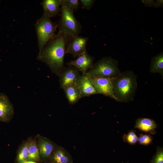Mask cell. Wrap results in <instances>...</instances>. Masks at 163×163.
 Wrapping results in <instances>:
<instances>
[{"label": "cell", "mask_w": 163, "mask_h": 163, "mask_svg": "<svg viewBox=\"0 0 163 163\" xmlns=\"http://www.w3.org/2000/svg\"><path fill=\"white\" fill-rule=\"evenodd\" d=\"M136 77L133 72L130 70L111 78L116 101L126 102L133 100L137 86Z\"/></svg>", "instance_id": "7a4b0ae2"}, {"label": "cell", "mask_w": 163, "mask_h": 163, "mask_svg": "<svg viewBox=\"0 0 163 163\" xmlns=\"http://www.w3.org/2000/svg\"><path fill=\"white\" fill-rule=\"evenodd\" d=\"M118 61L111 57H105L93 64L86 74L90 77L98 76L112 78L121 73Z\"/></svg>", "instance_id": "277c9868"}, {"label": "cell", "mask_w": 163, "mask_h": 163, "mask_svg": "<svg viewBox=\"0 0 163 163\" xmlns=\"http://www.w3.org/2000/svg\"><path fill=\"white\" fill-rule=\"evenodd\" d=\"M52 159L54 163H72L71 157L64 149L60 148L53 153Z\"/></svg>", "instance_id": "e0dca14e"}, {"label": "cell", "mask_w": 163, "mask_h": 163, "mask_svg": "<svg viewBox=\"0 0 163 163\" xmlns=\"http://www.w3.org/2000/svg\"><path fill=\"white\" fill-rule=\"evenodd\" d=\"M61 19L58 24V32L71 38L79 36L82 26L73 13L70 11L62 2L61 5Z\"/></svg>", "instance_id": "3957f363"}, {"label": "cell", "mask_w": 163, "mask_h": 163, "mask_svg": "<svg viewBox=\"0 0 163 163\" xmlns=\"http://www.w3.org/2000/svg\"><path fill=\"white\" fill-rule=\"evenodd\" d=\"M79 71L76 68L69 66L66 68L59 77L60 88L63 89L74 84H76L80 76Z\"/></svg>", "instance_id": "30bf717a"}, {"label": "cell", "mask_w": 163, "mask_h": 163, "mask_svg": "<svg viewBox=\"0 0 163 163\" xmlns=\"http://www.w3.org/2000/svg\"><path fill=\"white\" fill-rule=\"evenodd\" d=\"M152 137L149 134L141 133L138 137L139 143L141 145H148L152 143Z\"/></svg>", "instance_id": "7402d4cb"}, {"label": "cell", "mask_w": 163, "mask_h": 163, "mask_svg": "<svg viewBox=\"0 0 163 163\" xmlns=\"http://www.w3.org/2000/svg\"><path fill=\"white\" fill-rule=\"evenodd\" d=\"M72 38L58 32L39 52L38 60L45 63L54 74L60 77L66 69L64 59L68 44Z\"/></svg>", "instance_id": "6da1fadb"}, {"label": "cell", "mask_w": 163, "mask_h": 163, "mask_svg": "<svg viewBox=\"0 0 163 163\" xmlns=\"http://www.w3.org/2000/svg\"><path fill=\"white\" fill-rule=\"evenodd\" d=\"M62 0H44L42 5L44 11L43 14L51 18L59 14L60 11Z\"/></svg>", "instance_id": "7c38bea8"}, {"label": "cell", "mask_w": 163, "mask_h": 163, "mask_svg": "<svg viewBox=\"0 0 163 163\" xmlns=\"http://www.w3.org/2000/svg\"><path fill=\"white\" fill-rule=\"evenodd\" d=\"M13 113L12 105L7 96L0 93V120L3 122L8 121Z\"/></svg>", "instance_id": "8fae6325"}, {"label": "cell", "mask_w": 163, "mask_h": 163, "mask_svg": "<svg viewBox=\"0 0 163 163\" xmlns=\"http://www.w3.org/2000/svg\"><path fill=\"white\" fill-rule=\"evenodd\" d=\"M76 84L81 98L97 94L90 77L86 73L80 75Z\"/></svg>", "instance_id": "ba28073f"}, {"label": "cell", "mask_w": 163, "mask_h": 163, "mask_svg": "<svg viewBox=\"0 0 163 163\" xmlns=\"http://www.w3.org/2000/svg\"><path fill=\"white\" fill-rule=\"evenodd\" d=\"M94 1L93 0H81L80 2L83 8L89 9L92 6Z\"/></svg>", "instance_id": "cb8c5ba5"}, {"label": "cell", "mask_w": 163, "mask_h": 163, "mask_svg": "<svg viewBox=\"0 0 163 163\" xmlns=\"http://www.w3.org/2000/svg\"><path fill=\"white\" fill-rule=\"evenodd\" d=\"M123 139L124 142L131 145L136 144L138 141V137L134 130L129 131L127 134H124Z\"/></svg>", "instance_id": "ffe728a7"}, {"label": "cell", "mask_w": 163, "mask_h": 163, "mask_svg": "<svg viewBox=\"0 0 163 163\" xmlns=\"http://www.w3.org/2000/svg\"><path fill=\"white\" fill-rule=\"evenodd\" d=\"M94 60V58L86 52L77 57L76 59L68 62L67 65L76 68L82 74H84L92 66Z\"/></svg>", "instance_id": "9c48e42d"}, {"label": "cell", "mask_w": 163, "mask_h": 163, "mask_svg": "<svg viewBox=\"0 0 163 163\" xmlns=\"http://www.w3.org/2000/svg\"><path fill=\"white\" fill-rule=\"evenodd\" d=\"M62 1L67 8L73 13L79 8L80 1L78 0H62Z\"/></svg>", "instance_id": "44dd1931"}, {"label": "cell", "mask_w": 163, "mask_h": 163, "mask_svg": "<svg viewBox=\"0 0 163 163\" xmlns=\"http://www.w3.org/2000/svg\"><path fill=\"white\" fill-rule=\"evenodd\" d=\"M39 160V153L35 141L29 142L28 161H37Z\"/></svg>", "instance_id": "ac0fdd59"}, {"label": "cell", "mask_w": 163, "mask_h": 163, "mask_svg": "<svg viewBox=\"0 0 163 163\" xmlns=\"http://www.w3.org/2000/svg\"><path fill=\"white\" fill-rule=\"evenodd\" d=\"M29 143H25L19 151L17 157L18 163H24L28 161Z\"/></svg>", "instance_id": "d6986e66"}, {"label": "cell", "mask_w": 163, "mask_h": 163, "mask_svg": "<svg viewBox=\"0 0 163 163\" xmlns=\"http://www.w3.org/2000/svg\"><path fill=\"white\" fill-rule=\"evenodd\" d=\"M24 163H37L33 161H26V162H25Z\"/></svg>", "instance_id": "d4e9b609"}, {"label": "cell", "mask_w": 163, "mask_h": 163, "mask_svg": "<svg viewBox=\"0 0 163 163\" xmlns=\"http://www.w3.org/2000/svg\"><path fill=\"white\" fill-rule=\"evenodd\" d=\"M88 38L78 36L72 38L66 48V54L71 55L74 58L87 52L86 46Z\"/></svg>", "instance_id": "52a82bcc"}, {"label": "cell", "mask_w": 163, "mask_h": 163, "mask_svg": "<svg viewBox=\"0 0 163 163\" xmlns=\"http://www.w3.org/2000/svg\"><path fill=\"white\" fill-rule=\"evenodd\" d=\"M135 128L140 130L152 135L155 134L157 126L152 119L147 118H139L136 122Z\"/></svg>", "instance_id": "4fadbf2b"}, {"label": "cell", "mask_w": 163, "mask_h": 163, "mask_svg": "<svg viewBox=\"0 0 163 163\" xmlns=\"http://www.w3.org/2000/svg\"><path fill=\"white\" fill-rule=\"evenodd\" d=\"M150 163H163V149L158 146L156 152L150 161Z\"/></svg>", "instance_id": "603a6c76"}, {"label": "cell", "mask_w": 163, "mask_h": 163, "mask_svg": "<svg viewBox=\"0 0 163 163\" xmlns=\"http://www.w3.org/2000/svg\"><path fill=\"white\" fill-rule=\"evenodd\" d=\"M149 72L152 73H158L163 76V53L161 52L152 58Z\"/></svg>", "instance_id": "9a60e30c"}, {"label": "cell", "mask_w": 163, "mask_h": 163, "mask_svg": "<svg viewBox=\"0 0 163 163\" xmlns=\"http://www.w3.org/2000/svg\"><path fill=\"white\" fill-rule=\"evenodd\" d=\"M90 77L97 94H103L116 100L113 92L111 78L98 76Z\"/></svg>", "instance_id": "8992f818"}, {"label": "cell", "mask_w": 163, "mask_h": 163, "mask_svg": "<svg viewBox=\"0 0 163 163\" xmlns=\"http://www.w3.org/2000/svg\"><path fill=\"white\" fill-rule=\"evenodd\" d=\"M39 51L46 43L56 35L58 24L53 23L50 18L43 14L37 20L35 24Z\"/></svg>", "instance_id": "5b68a950"}, {"label": "cell", "mask_w": 163, "mask_h": 163, "mask_svg": "<svg viewBox=\"0 0 163 163\" xmlns=\"http://www.w3.org/2000/svg\"><path fill=\"white\" fill-rule=\"evenodd\" d=\"M69 103L74 104L81 98L80 93L76 84L69 86L63 89Z\"/></svg>", "instance_id": "5bb4252c"}, {"label": "cell", "mask_w": 163, "mask_h": 163, "mask_svg": "<svg viewBox=\"0 0 163 163\" xmlns=\"http://www.w3.org/2000/svg\"><path fill=\"white\" fill-rule=\"evenodd\" d=\"M38 146L39 154L44 158H47L51 155L54 148L53 144L49 140L44 139L39 140Z\"/></svg>", "instance_id": "2e32d148"}]
</instances>
